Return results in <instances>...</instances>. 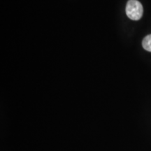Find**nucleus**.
Returning <instances> with one entry per match:
<instances>
[{"label":"nucleus","instance_id":"nucleus-1","mask_svg":"<svg viewBox=\"0 0 151 151\" xmlns=\"http://www.w3.org/2000/svg\"><path fill=\"white\" fill-rule=\"evenodd\" d=\"M143 14V8L138 0H129L126 6V14L132 20H139Z\"/></svg>","mask_w":151,"mask_h":151},{"label":"nucleus","instance_id":"nucleus-2","mask_svg":"<svg viewBox=\"0 0 151 151\" xmlns=\"http://www.w3.org/2000/svg\"><path fill=\"white\" fill-rule=\"evenodd\" d=\"M142 46L143 48L147 51L151 52V35L146 36L142 41Z\"/></svg>","mask_w":151,"mask_h":151}]
</instances>
